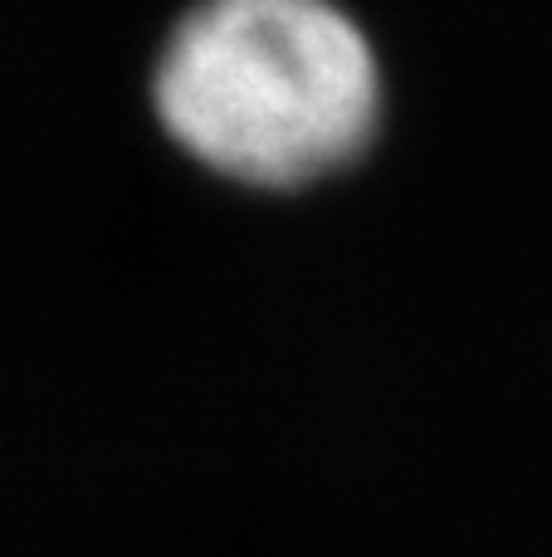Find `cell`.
<instances>
[{"label": "cell", "instance_id": "obj_1", "mask_svg": "<svg viewBox=\"0 0 552 557\" xmlns=\"http://www.w3.org/2000/svg\"><path fill=\"white\" fill-rule=\"evenodd\" d=\"M152 103L215 176L299 191L372 147L381 64L333 0H201L156 59Z\"/></svg>", "mask_w": 552, "mask_h": 557}]
</instances>
